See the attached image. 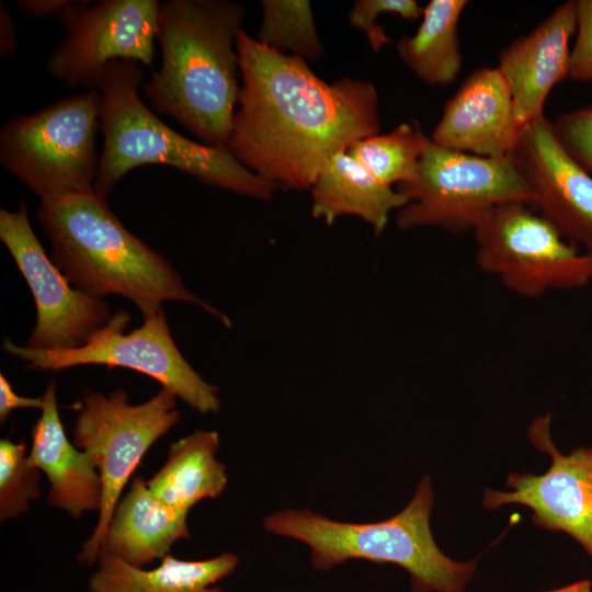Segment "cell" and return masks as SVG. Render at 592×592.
Returning <instances> with one entry per match:
<instances>
[{
  "mask_svg": "<svg viewBox=\"0 0 592 592\" xmlns=\"http://www.w3.org/2000/svg\"><path fill=\"white\" fill-rule=\"evenodd\" d=\"M44 407L32 430L27 459L44 473L50 483L47 504L78 519L99 511L101 476L91 458L67 437L57 406L56 383L50 380L43 395Z\"/></svg>",
  "mask_w": 592,
  "mask_h": 592,
  "instance_id": "17",
  "label": "cell"
},
{
  "mask_svg": "<svg viewBox=\"0 0 592 592\" xmlns=\"http://www.w3.org/2000/svg\"><path fill=\"white\" fill-rule=\"evenodd\" d=\"M549 423L547 414L528 428L533 445L551 459L547 471L510 474L505 483L511 490L486 489L482 506L525 505L535 525L566 533L592 557V445L562 454L551 440Z\"/></svg>",
  "mask_w": 592,
  "mask_h": 592,
  "instance_id": "13",
  "label": "cell"
},
{
  "mask_svg": "<svg viewBox=\"0 0 592 592\" xmlns=\"http://www.w3.org/2000/svg\"><path fill=\"white\" fill-rule=\"evenodd\" d=\"M522 202L494 207L475 228L476 263L514 294L536 298L592 281V254L581 252Z\"/></svg>",
  "mask_w": 592,
  "mask_h": 592,
  "instance_id": "10",
  "label": "cell"
},
{
  "mask_svg": "<svg viewBox=\"0 0 592 592\" xmlns=\"http://www.w3.org/2000/svg\"><path fill=\"white\" fill-rule=\"evenodd\" d=\"M431 479L424 476L410 502L394 516L374 523H346L309 510L287 509L267 515V532L297 539L310 548L318 570L352 559L395 563L410 577L414 592H465L477 561H457L436 545L430 526Z\"/></svg>",
  "mask_w": 592,
  "mask_h": 592,
  "instance_id": "5",
  "label": "cell"
},
{
  "mask_svg": "<svg viewBox=\"0 0 592 592\" xmlns=\"http://www.w3.org/2000/svg\"><path fill=\"white\" fill-rule=\"evenodd\" d=\"M157 0H70L57 15L65 38L45 69L68 88L99 90L106 66L134 60L151 67L158 35Z\"/></svg>",
  "mask_w": 592,
  "mask_h": 592,
  "instance_id": "11",
  "label": "cell"
},
{
  "mask_svg": "<svg viewBox=\"0 0 592 592\" xmlns=\"http://www.w3.org/2000/svg\"><path fill=\"white\" fill-rule=\"evenodd\" d=\"M522 128L502 72L480 67L445 103L430 139L446 149L500 159L511 156Z\"/></svg>",
  "mask_w": 592,
  "mask_h": 592,
  "instance_id": "15",
  "label": "cell"
},
{
  "mask_svg": "<svg viewBox=\"0 0 592 592\" xmlns=\"http://www.w3.org/2000/svg\"><path fill=\"white\" fill-rule=\"evenodd\" d=\"M415 0H357L349 13V24L366 36L369 46L378 53L391 42L385 30L376 23L380 14H396L405 20H415L422 15Z\"/></svg>",
  "mask_w": 592,
  "mask_h": 592,
  "instance_id": "26",
  "label": "cell"
},
{
  "mask_svg": "<svg viewBox=\"0 0 592 592\" xmlns=\"http://www.w3.org/2000/svg\"><path fill=\"white\" fill-rule=\"evenodd\" d=\"M236 49L242 87L227 149L262 179L280 189L310 190L334 155L379 133L372 82L343 77L329 83L305 60L242 29Z\"/></svg>",
  "mask_w": 592,
  "mask_h": 592,
  "instance_id": "1",
  "label": "cell"
},
{
  "mask_svg": "<svg viewBox=\"0 0 592 592\" xmlns=\"http://www.w3.org/2000/svg\"><path fill=\"white\" fill-rule=\"evenodd\" d=\"M187 513L161 502L147 482L136 477L115 508L102 548L143 568L168 556L178 539L190 537Z\"/></svg>",
  "mask_w": 592,
  "mask_h": 592,
  "instance_id": "18",
  "label": "cell"
},
{
  "mask_svg": "<svg viewBox=\"0 0 592 592\" xmlns=\"http://www.w3.org/2000/svg\"><path fill=\"white\" fill-rule=\"evenodd\" d=\"M175 399L163 387L139 405H130L122 389L83 396L72 430L73 444L95 465L102 499L96 525L78 555L82 565L98 561L119 496L143 456L180 421Z\"/></svg>",
  "mask_w": 592,
  "mask_h": 592,
  "instance_id": "8",
  "label": "cell"
},
{
  "mask_svg": "<svg viewBox=\"0 0 592 592\" xmlns=\"http://www.w3.org/2000/svg\"><path fill=\"white\" fill-rule=\"evenodd\" d=\"M577 37L570 49L569 78L592 81V0H577Z\"/></svg>",
  "mask_w": 592,
  "mask_h": 592,
  "instance_id": "28",
  "label": "cell"
},
{
  "mask_svg": "<svg viewBox=\"0 0 592 592\" xmlns=\"http://www.w3.org/2000/svg\"><path fill=\"white\" fill-rule=\"evenodd\" d=\"M100 113L101 93L89 90L11 117L0 132L1 166L41 203L94 192Z\"/></svg>",
  "mask_w": 592,
  "mask_h": 592,
  "instance_id": "6",
  "label": "cell"
},
{
  "mask_svg": "<svg viewBox=\"0 0 592 592\" xmlns=\"http://www.w3.org/2000/svg\"><path fill=\"white\" fill-rule=\"evenodd\" d=\"M466 0H431L412 36H402L396 49L406 66L429 86L452 83L462 68L458 21Z\"/></svg>",
  "mask_w": 592,
  "mask_h": 592,
  "instance_id": "22",
  "label": "cell"
},
{
  "mask_svg": "<svg viewBox=\"0 0 592 592\" xmlns=\"http://www.w3.org/2000/svg\"><path fill=\"white\" fill-rule=\"evenodd\" d=\"M0 239L35 301L36 322L26 346L78 349L111 319L105 300L75 288L48 258L31 226L24 201L16 210L0 209Z\"/></svg>",
  "mask_w": 592,
  "mask_h": 592,
  "instance_id": "12",
  "label": "cell"
},
{
  "mask_svg": "<svg viewBox=\"0 0 592 592\" xmlns=\"http://www.w3.org/2000/svg\"><path fill=\"white\" fill-rule=\"evenodd\" d=\"M41 471L32 466L24 442L0 441V519L16 517L41 497Z\"/></svg>",
  "mask_w": 592,
  "mask_h": 592,
  "instance_id": "25",
  "label": "cell"
},
{
  "mask_svg": "<svg viewBox=\"0 0 592 592\" xmlns=\"http://www.w3.org/2000/svg\"><path fill=\"white\" fill-rule=\"evenodd\" d=\"M544 592H592V584L589 580H581L562 588Z\"/></svg>",
  "mask_w": 592,
  "mask_h": 592,
  "instance_id": "32",
  "label": "cell"
},
{
  "mask_svg": "<svg viewBox=\"0 0 592 592\" xmlns=\"http://www.w3.org/2000/svg\"><path fill=\"white\" fill-rule=\"evenodd\" d=\"M311 216L332 225L341 216H356L375 232H384L389 215L407 198L380 182L348 150L334 155L322 168L311 189Z\"/></svg>",
  "mask_w": 592,
  "mask_h": 592,
  "instance_id": "19",
  "label": "cell"
},
{
  "mask_svg": "<svg viewBox=\"0 0 592 592\" xmlns=\"http://www.w3.org/2000/svg\"><path fill=\"white\" fill-rule=\"evenodd\" d=\"M129 321L127 311H116L78 349L38 350L19 345L8 338L2 349L38 371H61L81 365L130 368L156 379L198 412H218L217 387L204 380L180 352L163 306L145 315L140 327L124 333Z\"/></svg>",
  "mask_w": 592,
  "mask_h": 592,
  "instance_id": "9",
  "label": "cell"
},
{
  "mask_svg": "<svg viewBox=\"0 0 592 592\" xmlns=\"http://www.w3.org/2000/svg\"><path fill=\"white\" fill-rule=\"evenodd\" d=\"M263 19L257 34L261 44L303 60L323 56L310 3L306 0H263Z\"/></svg>",
  "mask_w": 592,
  "mask_h": 592,
  "instance_id": "24",
  "label": "cell"
},
{
  "mask_svg": "<svg viewBox=\"0 0 592 592\" xmlns=\"http://www.w3.org/2000/svg\"><path fill=\"white\" fill-rule=\"evenodd\" d=\"M70 0H18V9L32 19H44L58 15Z\"/></svg>",
  "mask_w": 592,
  "mask_h": 592,
  "instance_id": "30",
  "label": "cell"
},
{
  "mask_svg": "<svg viewBox=\"0 0 592 592\" xmlns=\"http://www.w3.org/2000/svg\"><path fill=\"white\" fill-rule=\"evenodd\" d=\"M577 29V0L559 4L532 32L499 55L521 127L544 116L551 89L569 76V41Z\"/></svg>",
  "mask_w": 592,
  "mask_h": 592,
  "instance_id": "16",
  "label": "cell"
},
{
  "mask_svg": "<svg viewBox=\"0 0 592 592\" xmlns=\"http://www.w3.org/2000/svg\"><path fill=\"white\" fill-rule=\"evenodd\" d=\"M16 49L15 25L5 5L0 4V56L8 58Z\"/></svg>",
  "mask_w": 592,
  "mask_h": 592,
  "instance_id": "31",
  "label": "cell"
},
{
  "mask_svg": "<svg viewBox=\"0 0 592 592\" xmlns=\"http://www.w3.org/2000/svg\"><path fill=\"white\" fill-rule=\"evenodd\" d=\"M99 567L88 581V592H220L215 583L228 577L239 559L231 553L186 561L172 555L150 570L132 566L101 548Z\"/></svg>",
  "mask_w": 592,
  "mask_h": 592,
  "instance_id": "20",
  "label": "cell"
},
{
  "mask_svg": "<svg viewBox=\"0 0 592 592\" xmlns=\"http://www.w3.org/2000/svg\"><path fill=\"white\" fill-rule=\"evenodd\" d=\"M36 218L50 243L53 262L80 292L102 299L125 297L143 316L166 300L185 301L231 326L186 287L162 254L126 229L95 192L41 203Z\"/></svg>",
  "mask_w": 592,
  "mask_h": 592,
  "instance_id": "3",
  "label": "cell"
},
{
  "mask_svg": "<svg viewBox=\"0 0 592 592\" xmlns=\"http://www.w3.org/2000/svg\"><path fill=\"white\" fill-rule=\"evenodd\" d=\"M555 127L569 153L592 174V105L563 114Z\"/></svg>",
  "mask_w": 592,
  "mask_h": 592,
  "instance_id": "27",
  "label": "cell"
},
{
  "mask_svg": "<svg viewBox=\"0 0 592 592\" xmlns=\"http://www.w3.org/2000/svg\"><path fill=\"white\" fill-rule=\"evenodd\" d=\"M246 16L229 0L160 3L161 64L143 91L152 110L169 115L206 145L227 148L238 104L236 39Z\"/></svg>",
  "mask_w": 592,
  "mask_h": 592,
  "instance_id": "2",
  "label": "cell"
},
{
  "mask_svg": "<svg viewBox=\"0 0 592 592\" xmlns=\"http://www.w3.org/2000/svg\"><path fill=\"white\" fill-rule=\"evenodd\" d=\"M43 396L38 398L23 397L18 395L7 377L0 375V421L4 423L10 413L20 408L43 409Z\"/></svg>",
  "mask_w": 592,
  "mask_h": 592,
  "instance_id": "29",
  "label": "cell"
},
{
  "mask_svg": "<svg viewBox=\"0 0 592 592\" xmlns=\"http://www.w3.org/2000/svg\"><path fill=\"white\" fill-rule=\"evenodd\" d=\"M511 158L534 193L539 215L592 254V174L569 153L545 115L526 124Z\"/></svg>",
  "mask_w": 592,
  "mask_h": 592,
  "instance_id": "14",
  "label": "cell"
},
{
  "mask_svg": "<svg viewBox=\"0 0 592 592\" xmlns=\"http://www.w3.org/2000/svg\"><path fill=\"white\" fill-rule=\"evenodd\" d=\"M216 431L196 430L171 444L164 465L147 482L164 504L184 511L217 498L227 486L226 466L217 460Z\"/></svg>",
  "mask_w": 592,
  "mask_h": 592,
  "instance_id": "21",
  "label": "cell"
},
{
  "mask_svg": "<svg viewBox=\"0 0 592 592\" xmlns=\"http://www.w3.org/2000/svg\"><path fill=\"white\" fill-rule=\"evenodd\" d=\"M143 65L113 60L100 83L103 151L94 192L105 198L130 170L163 164L239 195L269 201L280 187L241 164L227 148L198 144L166 125L141 101Z\"/></svg>",
  "mask_w": 592,
  "mask_h": 592,
  "instance_id": "4",
  "label": "cell"
},
{
  "mask_svg": "<svg viewBox=\"0 0 592 592\" xmlns=\"http://www.w3.org/2000/svg\"><path fill=\"white\" fill-rule=\"evenodd\" d=\"M407 198L397 213L401 230L439 227L453 235L474 231L497 206L522 202L534 193L511 156L487 158L446 149L429 138L415 178L396 185Z\"/></svg>",
  "mask_w": 592,
  "mask_h": 592,
  "instance_id": "7",
  "label": "cell"
},
{
  "mask_svg": "<svg viewBox=\"0 0 592 592\" xmlns=\"http://www.w3.org/2000/svg\"><path fill=\"white\" fill-rule=\"evenodd\" d=\"M428 140L417 122L401 123L390 133L354 143L348 152L380 182L391 186L415 178Z\"/></svg>",
  "mask_w": 592,
  "mask_h": 592,
  "instance_id": "23",
  "label": "cell"
}]
</instances>
